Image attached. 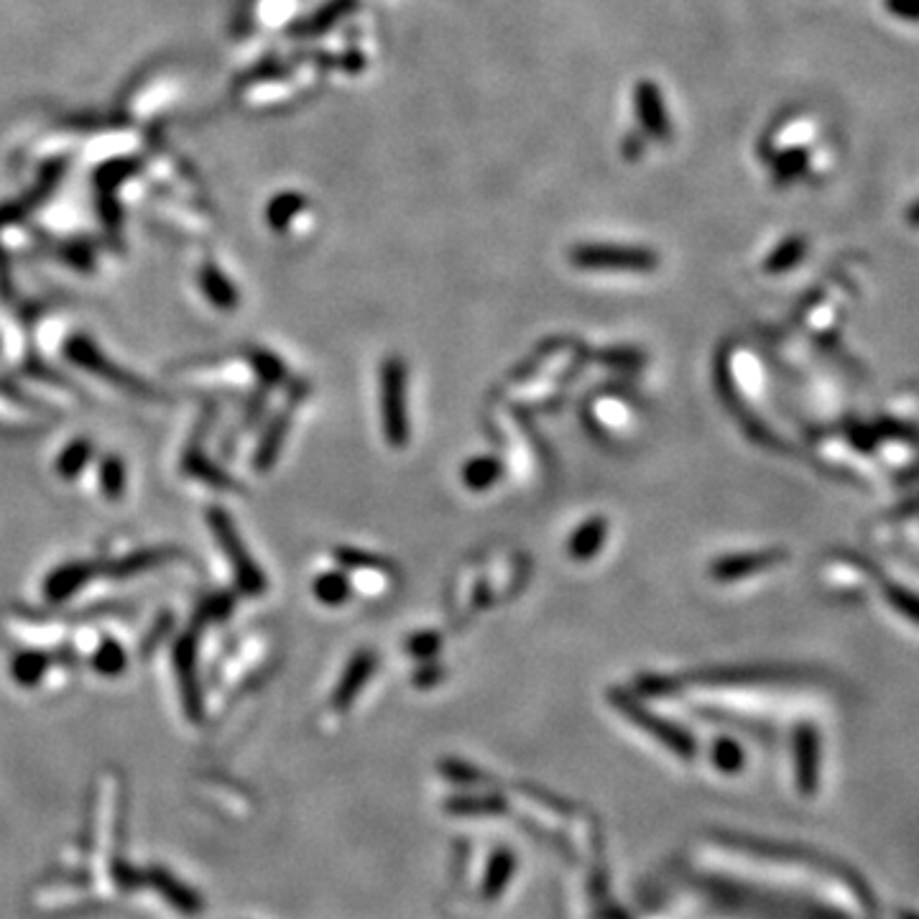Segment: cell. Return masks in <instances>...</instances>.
I'll use <instances>...</instances> for the list:
<instances>
[{
  "instance_id": "cell-1",
  "label": "cell",
  "mask_w": 919,
  "mask_h": 919,
  "mask_svg": "<svg viewBox=\"0 0 919 919\" xmlns=\"http://www.w3.org/2000/svg\"><path fill=\"white\" fill-rule=\"evenodd\" d=\"M570 263L580 271H600V274H651L659 266V256L642 246L580 243L570 251Z\"/></svg>"
},
{
  "instance_id": "cell-2",
  "label": "cell",
  "mask_w": 919,
  "mask_h": 919,
  "mask_svg": "<svg viewBox=\"0 0 919 919\" xmlns=\"http://www.w3.org/2000/svg\"><path fill=\"white\" fill-rule=\"evenodd\" d=\"M381 424L388 445L401 450L411 437L407 409V365L401 358H386L381 365Z\"/></svg>"
},
{
  "instance_id": "cell-3",
  "label": "cell",
  "mask_w": 919,
  "mask_h": 919,
  "mask_svg": "<svg viewBox=\"0 0 919 919\" xmlns=\"http://www.w3.org/2000/svg\"><path fill=\"white\" fill-rule=\"evenodd\" d=\"M784 560H786L784 549L748 551V555H725L710 564V578L718 580V583H735V580L759 575V572L774 568V564Z\"/></svg>"
},
{
  "instance_id": "cell-4",
  "label": "cell",
  "mask_w": 919,
  "mask_h": 919,
  "mask_svg": "<svg viewBox=\"0 0 919 919\" xmlns=\"http://www.w3.org/2000/svg\"><path fill=\"white\" fill-rule=\"evenodd\" d=\"M634 105L636 115L642 128L657 141H669L672 138V126H669V115L665 108V98H661V90L657 83L651 79H642L634 90Z\"/></svg>"
},
{
  "instance_id": "cell-5",
  "label": "cell",
  "mask_w": 919,
  "mask_h": 919,
  "mask_svg": "<svg viewBox=\"0 0 919 919\" xmlns=\"http://www.w3.org/2000/svg\"><path fill=\"white\" fill-rule=\"evenodd\" d=\"M610 700H613L616 705H619V708H621L623 712H626V716H629L631 720H636L638 725L646 728V731L657 735L659 741H665L667 746L678 748V752H682V754H690V752H693V744H690V738H687V733H685V731H680V728H678V725H672V723H665V720L654 718L649 710L642 708V705H638V703L634 700V697L616 693V697L610 695Z\"/></svg>"
},
{
  "instance_id": "cell-6",
  "label": "cell",
  "mask_w": 919,
  "mask_h": 919,
  "mask_svg": "<svg viewBox=\"0 0 919 919\" xmlns=\"http://www.w3.org/2000/svg\"><path fill=\"white\" fill-rule=\"evenodd\" d=\"M606 536H608V521L606 519H603V517L587 519L575 529V534L570 536L568 555L578 562L593 560V557L600 551L603 544H606Z\"/></svg>"
},
{
  "instance_id": "cell-7",
  "label": "cell",
  "mask_w": 919,
  "mask_h": 919,
  "mask_svg": "<svg viewBox=\"0 0 919 919\" xmlns=\"http://www.w3.org/2000/svg\"><path fill=\"white\" fill-rule=\"evenodd\" d=\"M373 669H376V654L373 651H358L356 659L350 661V667L345 669V678L337 687V705H348L352 697L358 695V690L371 680Z\"/></svg>"
},
{
  "instance_id": "cell-8",
  "label": "cell",
  "mask_w": 919,
  "mask_h": 919,
  "mask_svg": "<svg viewBox=\"0 0 919 919\" xmlns=\"http://www.w3.org/2000/svg\"><path fill=\"white\" fill-rule=\"evenodd\" d=\"M501 475L504 468L496 458H475L465 462V468H462V483H465L470 490H477V494L490 488V485H496L501 481Z\"/></svg>"
},
{
  "instance_id": "cell-9",
  "label": "cell",
  "mask_w": 919,
  "mask_h": 919,
  "mask_svg": "<svg viewBox=\"0 0 919 919\" xmlns=\"http://www.w3.org/2000/svg\"><path fill=\"white\" fill-rule=\"evenodd\" d=\"M805 253H807V240L805 238L784 240L782 246H779L777 251L769 256L767 263H763V271H767V274H784V271L797 266V263L805 259Z\"/></svg>"
},
{
  "instance_id": "cell-10",
  "label": "cell",
  "mask_w": 919,
  "mask_h": 919,
  "mask_svg": "<svg viewBox=\"0 0 919 919\" xmlns=\"http://www.w3.org/2000/svg\"><path fill=\"white\" fill-rule=\"evenodd\" d=\"M884 598L896 613H902L904 619L919 626V593H911L902 585H884Z\"/></svg>"
},
{
  "instance_id": "cell-11",
  "label": "cell",
  "mask_w": 919,
  "mask_h": 919,
  "mask_svg": "<svg viewBox=\"0 0 919 919\" xmlns=\"http://www.w3.org/2000/svg\"><path fill=\"white\" fill-rule=\"evenodd\" d=\"M807 169V153L803 149H790L771 161V172H774L777 182H792L797 176H803Z\"/></svg>"
},
{
  "instance_id": "cell-12",
  "label": "cell",
  "mask_w": 919,
  "mask_h": 919,
  "mask_svg": "<svg viewBox=\"0 0 919 919\" xmlns=\"http://www.w3.org/2000/svg\"><path fill=\"white\" fill-rule=\"evenodd\" d=\"M314 591H318V598L322 603H330V606H337V603H343L348 598V580L343 575H325L318 580V585H314Z\"/></svg>"
},
{
  "instance_id": "cell-13",
  "label": "cell",
  "mask_w": 919,
  "mask_h": 919,
  "mask_svg": "<svg viewBox=\"0 0 919 919\" xmlns=\"http://www.w3.org/2000/svg\"><path fill=\"white\" fill-rule=\"evenodd\" d=\"M407 649L414 654V657H432V654H437L439 649V636L435 634V631H424V634H417L414 638H409Z\"/></svg>"
},
{
  "instance_id": "cell-14",
  "label": "cell",
  "mask_w": 919,
  "mask_h": 919,
  "mask_svg": "<svg viewBox=\"0 0 919 919\" xmlns=\"http://www.w3.org/2000/svg\"><path fill=\"white\" fill-rule=\"evenodd\" d=\"M886 11L899 18L919 21V0H886Z\"/></svg>"
},
{
  "instance_id": "cell-15",
  "label": "cell",
  "mask_w": 919,
  "mask_h": 919,
  "mask_svg": "<svg viewBox=\"0 0 919 919\" xmlns=\"http://www.w3.org/2000/svg\"><path fill=\"white\" fill-rule=\"evenodd\" d=\"M877 437H899V439H917V432L909 430V426L896 424V422H881L877 430Z\"/></svg>"
},
{
  "instance_id": "cell-16",
  "label": "cell",
  "mask_w": 919,
  "mask_h": 919,
  "mask_svg": "<svg viewBox=\"0 0 919 919\" xmlns=\"http://www.w3.org/2000/svg\"><path fill=\"white\" fill-rule=\"evenodd\" d=\"M642 151H644L642 138H638V136H626V141H623V157L634 161V159L642 157Z\"/></svg>"
}]
</instances>
